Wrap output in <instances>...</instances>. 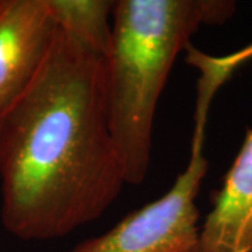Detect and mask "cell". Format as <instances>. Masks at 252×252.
I'll return each mask as SVG.
<instances>
[{"mask_svg":"<svg viewBox=\"0 0 252 252\" xmlns=\"http://www.w3.org/2000/svg\"><path fill=\"white\" fill-rule=\"evenodd\" d=\"M125 184L105 56L58 27L39 72L0 112L1 224L23 241L64 237L102 216Z\"/></svg>","mask_w":252,"mask_h":252,"instance_id":"6da1fadb","label":"cell"},{"mask_svg":"<svg viewBox=\"0 0 252 252\" xmlns=\"http://www.w3.org/2000/svg\"><path fill=\"white\" fill-rule=\"evenodd\" d=\"M230 0H118L105 55L109 121L124 178L147 175L157 102L177 56L202 26L233 17Z\"/></svg>","mask_w":252,"mask_h":252,"instance_id":"7a4b0ae2","label":"cell"},{"mask_svg":"<svg viewBox=\"0 0 252 252\" xmlns=\"http://www.w3.org/2000/svg\"><path fill=\"white\" fill-rule=\"evenodd\" d=\"M221 81L202 74L198 81L195 130L187 170L170 190L124 217L104 234L84 240L69 252H198L200 184L209 161L203 156L205 125L210 102Z\"/></svg>","mask_w":252,"mask_h":252,"instance_id":"3957f363","label":"cell"},{"mask_svg":"<svg viewBox=\"0 0 252 252\" xmlns=\"http://www.w3.org/2000/svg\"><path fill=\"white\" fill-rule=\"evenodd\" d=\"M58 27L49 0H0V112L39 72Z\"/></svg>","mask_w":252,"mask_h":252,"instance_id":"277c9868","label":"cell"},{"mask_svg":"<svg viewBox=\"0 0 252 252\" xmlns=\"http://www.w3.org/2000/svg\"><path fill=\"white\" fill-rule=\"evenodd\" d=\"M210 200L198 252H252V127Z\"/></svg>","mask_w":252,"mask_h":252,"instance_id":"5b68a950","label":"cell"},{"mask_svg":"<svg viewBox=\"0 0 252 252\" xmlns=\"http://www.w3.org/2000/svg\"><path fill=\"white\" fill-rule=\"evenodd\" d=\"M49 4L59 27L84 41L98 54L107 55L114 1L49 0Z\"/></svg>","mask_w":252,"mask_h":252,"instance_id":"8992f818","label":"cell"}]
</instances>
